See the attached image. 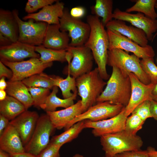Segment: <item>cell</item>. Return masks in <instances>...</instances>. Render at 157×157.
I'll list each match as a JSON object with an SVG mask.
<instances>
[{
	"label": "cell",
	"instance_id": "6da1fadb",
	"mask_svg": "<svg viewBox=\"0 0 157 157\" xmlns=\"http://www.w3.org/2000/svg\"><path fill=\"white\" fill-rule=\"evenodd\" d=\"M86 20L90 27V31L84 45L91 50L101 77L104 80H108L110 76L106 68L109 47L107 31L98 17L89 15Z\"/></svg>",
	"mask_w": 157,
	"mask_h": 157
},
{
	"label": "cell",
	"instance_id": "7a4b0ae2",
	"mask_svg": "<svg viewBox=\"0 0 157 157\" xmlns=\"http://www.w3.org/2000/svg\"><path fill=\"white\" fill-rule=\"evenodd\" d=\"M131 94V83L129 75L123 74L115 67L103 91L97 98V103L108 101L111 104L126 106Z\"/></svg>",
	"mask_w": 157,
	"mask_h": 157
},
{
	"label": "cell",
	"instance_id": "3957f363",
	"mask_svg": "<svg viewBox=\"0 0 157 157\" xmlns=\"http://www.w3.org/2000/svg\"><path fill=\"white\" fill-rule=\"evenodd\" d=\"M76 81L83 113L97 103L107 83L101 76L97 67L78 77Z\"/></svg>",
	"mask_w": 157,
	"mask_h": 157
},
{
	"label": "cell",
	"instance_id": "277c9868",
	"mask_svg": "<svg viewBox=\"0 0 157 157\" xmlns=\"http://www.w3.org/2000/svg\"><path fill=\"white\" fill-rule=\"evenodd\" d=\"M100 138L105 157H113L124 152L140 150L143 144L140 136L130 134L125 130L106 134Z\"/></svg>",
	"mask_w": 157,
	"mask_h": 157
},
{
	"label": "cell",
	"instance_id": "5b68a950",
	"mask_svg": "<svg viewBox=\"0 0 157 157\" xmlns=\"http://www.w3.org/2000/svg\"><path fill=\"white\" fill-rule=\"evenodd\" d=\"M140 60L134 54H129L119 49L109 50L108 52L107 65L118 68L125 75L134 74L143 83L148 85L151 83L140 65Z\"/></svg>",
	"mask_w": 157,
	"mask_h": 157
},
{
	"label": "cell",
	"instance_id": "8992f818",
	"mask_svg": "<svg viewBox=\"0 0 157 157\" xmlns=\"http://www.w3.org/2000/svg\"><path fill=\"white\" fill-rule=\"evenodd\" d=\"M60 30L68 32L71 38L69 46L75 47L84 45L89 38L90 28L87 23L83 22L80 19L71 16L70 12L65 8L63 14L59 19Z\"/></svg>",
	"mask_w": 157,
	"mask_h": 157
},
{
	"label": "cell",
	"instance_id": "52a82bcc",
	"mask_svg": "<svg viewBox=\"0 0 157 157\" xmlns=\"http://www.w3.org/2000/svg\"><path fill=\"white\" fill-rule=\"evenodd\" d=\"M66 51L71 53L72 58L70 62L64 69V74H69L76 79L92 70L94 58L90 49L84 45L69 46Z\"/></svg>",
	"mask_w": 157,
	"mask_h": 157
},
{
	"label": "cell",
	"instance_id": "ba28073f",
	"mask_svg": "<svg viewBox=\"0 0 157 157\" xmlns=\"http://www.w3.org/2000/svg\"><path fill=\"white\" fill-rule=\"evenodd\" d=\"M12 11L19 26L18 41L34 46L42 45L48 24L44 22H36L32 19L24 21L19 18L18 10L14 9Z\"/></svg>",
	"mask_w": 157,
	"mask_h": 157
},
{
	"label": "cell",
	"instance_id": "9c48e42d",
	"mask_svg": "<svg viewBox=\"0 0 157 157\" xmlns=\"http://www.w3.org/2000/svg\"><path fill=\"white\" fill-rule=\"evenodd\" d=\"M55 129L47 115H41L30 139L24 146L25 152L38 156L49 143L50 137Z\"/></svg>",
	"mask_w": 157,
	"mask_h": 157
},
{
	"label": "cell",
	"instance_id": "30bf717a",
	"mask_svg": "<svg viewBox=\"0 0 157 157\" xmlns=\"http://www.w3.org/2000/svg\"><path fill=\"white\" fill-rule=\"evenodd\" d=\"M106 31L109 40L108 50L121 49L132 52L139 58H154V56L155 51L151 45L142 47L117 32L108 29Z\"/></svg>",
	"mask_w": 157,
	"mask_h": 157
},
{
	"label": "cell",
	"instance_id": "8fae6325",
	"mask_svg": "<svg viewBox=\"0 0 157 157\" xmlns=\"http://www.w3.org/2000/svg\"><path fill=\"white\" fill-rule=\"evenodd\" d=\"M125 107L120 105L113 104L108 101L97 103L76 116L64 128L65 130L79 121L88 120L97 122L112 117L120 113Z\"/></svg>",
	"mask_w": 157,
	"mask_h": 157
},
{
	"label": "cell",
	"instance_id": "7c38bea8",
	"mask_svg": "<svg viewBox=\"0 0 157 157\" xmlns=\"http://www.w3.org/2000/svg\"><path fill=\"white\" fill-rule=\"evenodd\" d=\"M12 71L13 76L10 81H22L33 75L43 72L51 67L53 62L44 63L39 58H32L26 60L16 62L1 61Z\"/></svg>",
	"mask_w": 157,
	"mask_h": 157
},
{
	"label": "cell",
	"instance_id": "4fadbf2b",
	"mask_svg": "<svg viewBox=\"0 0 157 157\" xmlns=\"http://www.w3.org/2000/svg\"><path fill=\"white\" fill-rule=\"evenodd\" d=\"M125 107L118 114L108 119L97 122L84 120L85 128L92 129V133L96 137L124 130L127 118L125 113Z\"/></svg>",
	"mask_w": 157,
	"mask_h": 157
},
{
	"label": "cell",
	"instance_id": "5bb4252c",
	"mask_svg": "<svg viewBox=\"0 0 157 157\" xmlns=\"http://www.w3.org/2000/svg\"><path fill=\"white\" fill-rule=\"evenodd\" d=\"M113 18L130 23L132 26L143 30L149 41H152L153 33L157 31V20L152 19L140 13H131L118 8L114 10Z\"/></svg>",
	"mask_w": 157,
	"mask_h": 157
},
{
	"label": "cell",
	"instance_id": "9a60e30c",
	"mask_svg": "<svg viewBox=\"0 0 157 157\" xmlns=\"http://www.w3.org/2000/svg\"><path fill=\"white\" fill-rule=\"evenodd\" d=\"M129 76L131 83V94L129 103L125 107V113L127 117L139 104L146 100H152V93L155 85L151 83L148 85L143 83L133 73H130Z\"/></svg>",
	"mask_w": 157,
	"mask_h": 157
},
{
	"label": "cell",
	"instance_id": "2e32d148",
	"mask_svg": "<svg viewBox=\"0 0 157 157\" xmlns=\"http://www.w3.org/2000/svg\"><path fill=\"white\" fill-rule=\"evenodd\" d=\"M35 47L18 41L8 46H0V61L16 62L28 58H39L40 55L35 51Z\"/></svg>",
	"mask_w": 157,
	"mask_h": 157
},
{
	"label": "cell",
	"instance_id": "e0dca14e",
	"mask_svg": "<svg viewBox=\"0 0 157 157\" xmlns=\"http://www.w3.org/2000/svg\"><path fill=\"white\" fill-rule=\"evenodd\" d=\"M39 117L36 112L27 110L10 122L19 133L24 146L30 139Z\"/></svg>",
	"mask_w": 157,
	"mask_h": 157
},
{
	"label": "cell",
	"instance_id": "ac0fdd59",
	"mask_svg": "<svg viewBox=\"0 0 157 157\" xmlns=\"http://www.w3.org/2000/svg\"><path fill=\"white\" fill-rule=\"evenodd\" d=\"M105 27L107 29L117 32L142 47L148 44L149 40L143 30L133 26H128L124 21L114 19L109 22Z\"/></svg>",
	"mask_w": 157,
	"mask_h": 157
},
{
	"label": "cell",
	"instance_id": "d6986e66",
	"mask_svg": "<svg viewBox=\"0 0 157 157\" xmlns=\"http://www.w3.org/2000/svg\"><path fill=\"white\" fill-rule=\"evenodd\" d=\"M64 8V3L57 0L54 4L44 7L38 13L28 14L23 17V19H32L48 24H59V19L63 15Z\"/></svg>",
	"mask_w": 157,
	"mask_h": 157
},
{
	"label": "cell",
	"instance_id": "ffe728a7",
	"mask_svg": "<svg viewBox=\"0 0 157 157\" xmlns=\"http://www.w3.org/2000/svg\"><path fill=\"white\" fill-rule=\"evenodd\" d=\"M69 37L67 32L60 31L59 24H48L42 45L48 49L66 50L69 46Z\"/></svg>",
	"mask_w": 157,
	"mask_h": 157
},
{
	"label": "cell",
	"instance_id": "44dd1931",
	"mask_svg": "<svg viewBox=\"0 0 157 157\" xmlns=\"http://www.w3.org/2000/svg\"><path fill=\"white\" fill-rule=\"evenodd\" d=\"M82 113L81 100L64 109L46 112L54 127L58 129H64L76 116Z\"/></svg>",
	"mask_w": 157,
	"mask_h": 157
},
{
	"label": "cell",
	"instance_id": "7402d4cb",
	"mask_svg": "<svg viewBox=\"0 0 157 157\" xmlns=\"http://www.w3.org/2000/svg\"><path fill=\"white\" fill-rule=\"evenodd\" d=\"M16 129L9 124L0 135V149L9 155L23 153L25 149Z\"/></svg>",
	"mask_w": 157,
	"mask_h": 157
},
{
	"label": "cell",
	"instance_id": "603a6c76",
	"mask_svg": "<svg viewBox=\"0 0 157 157\" xmlns=\"http://www.w3.org/2000/svg\"><path fill=\"white\" fill-rule=\"evenodd\" d=\"M0 33L12 42L18 41L19 26L12 11L0 8Z\"/></svg>",
	"mask_w": 157,
	"mask_h": 157
},
{
	"label": "cell",
	"instance_id": "cb8c5ba5",
	"mask_svg": "<svg viewBox=\"0 0 157 157\" xmlns=\"http://www.w3.org/2000/svg\"><path fill=\"white\" fill-rule=\"evenodd\" d=\"M6 90L8 95L11 96L22 103L26 110L33 106V101L28 88L22 81L7 82Z\"/></svg>",
	"mask_w": 157,
	"mask_h": 157
},
{
	"label": "cell",
	"instance_id": "d4e9b609",
	"mask_svg": "<svg viewBox=\"0 0 157 157\" xmlns=\"http://www.w3.org/2000/svg\"><path fill=\"white\" fill-rule=\"evenodd\" d=\"M51 92L47 97L45 102L40 107V108L46 112L55 111L57 108L62 107L67 108L73 105L74 101L76 99L77 90L74 93L71 97L61 99L58 97L56 94L58 92V88L54 86Z\"/></svg>",
	"mask_w": 157,
	"mask_h": 157
},
{
	"label": "cell",
	"instance_id": "484cf974",
	"mask_svg": "<svg viewBox=\"0 0 157 157\" xmlns=\"http://www.w3.org/2000/svg\"><path fill=\"white\" fill-rule=\"evenodd\" d=\"M26 110L24 105L14 98L7 95L0 101V114L9 120H12Z\"/></svg>",
	"mask_w": 157,
	"mask_h": 157
},
{
	"label": "cell",
	"instance_id": "4316f807",
	"mask_svg": "<svg viewBox=\"0 0 157 157\" xmlns=\"http://www.w3.org/2000/svg\"><path fill=\"white\" fill-rule=\"evenodd\" d=\"M113 4L112 0H96L95 5L90 7L92 15L101 17V21L105 26L113 20Z\"/></svg>",
	"mask_w": 157,
	"mask_h": 157
},
{
	"label": "cell",
	"instance_id": "83f0119b",
	"mask_svg": "<svg viewBox=\"0 0 157 157\" xmlns=\"http://www.w3.org/2000/svg\"><path fill=\"white\" fill-rule=\"evenodd\" d=\"M85 128L84 121L78 122L61 134L53 137L50 142L62 146L76 138Z\"/></svg>",
	"mask_w": 157,
	"mask_h": 157
},
{
	"label": "cell",
	"instance_id": "f1b7e54d",
	"mask_svg": "<svg viewBox=\"0 0 157 157\" xmlns=\"http://www.w3.org/2000/svg\"><path fill=\"white\" fill-rule=\"evenodd\" d=\"M35 51L39 53V59L43 63H47L58 61L67 62V51L65 50H56L47 48L42 45L35 46Z\"/></svg>",
	"mask_w": 157,
	"mask_h": 157
},
{
	"label": "cell",
	"instance_id": "f546056e",
	"mask_svg": "<svg viewBox=\"0 0 157 157\" xmlns=\"http://www.w3.org/2000/svg\"><path fill=\"white\" fill-rule=\"evenodd\" d=\"M54 77L42 72L25 78L22 81L28 88L41 87L51 89L55 86Z\"/></svg>",
	"mask_w": 157,
	"mask_h": 157
},
{
	"label": "cell",
	"instance_id": "4dcf8cb0",
	"mask_svg": "<svg viewBox=\"0 0 157 157\" xmlns=\"http://www.w3.org/2000/svg\"><path fill=\"white\" fill-rule=\"evenodd\" d=\"M157 0H138L135 3L125 11L129 13L137 12L144 14L146 17L152 19L157 18V13L155 8Z\"/></svg>",
	"mask_w": 157,
	"mask_h": 157
},
{
	"label": "cell",
	"instance_id": "1f68e13d",
	"mask_svg": "<svg viewBox=\"0 0 157 157\" xmlns=\"http://www.w3.org/2000/svg\"><path fill=\"white\" fill-rule=\"evenodd\" d=\"M76 79L69 74L67 75V77L65 79L59 76H54L55 86L60 88L64 99L71 97L74 93L77 90Z\"/></svg>",
	"mask_w": 157,
	"mask_h": 157
},
{
	"label": "cell",
	"instance_id": "d6a6232c",
	"mask_svg": "<svg viewBox=\"0 0 157 157\" xmlns=\"http://www.w3.org/2000/svg\"><path fill=\"white\" fill-rule=\"evenodd\" d=\"M28 89L33 101V106L40 108L50 94V89L41 87H30Z\"/></svg>",
	"mask_w": 157,
	"mask_h": 157
},
{
	"label": "cell",
	"instance_id": "836d02e7",
	"mask_svg": "<svg viewBox=\"0 0 157 157\" xmlns=\"http://www.w3.org/2000/svg\"><path fill=\"white\" fill-rule=\"evenodd\" d=\"M140 65L151 83L155 85L157 84V66L154 63V58L142 59Z\"/></svg>",
	"mask_w": 157,
	"mask_h": 157
},
{
	"label": "cell",
	"instance_id": "e575fe53",
	"mask_svg": "<svg viewBox=\"0 0 157 157\" xmlns=\"http://www.w3.org/2000/svg\"><path fill=\"white\" fill-rule=\"evenodd\" d=\"M127 118L124 130L130 134L136 135L142 129L145 122L136 114L132 113Z\"/></svg>",
	"mask_w": 157,
	"mask_h": 157
},
{
	"label": "cell",
	"instance_id": "d590c367",
	"mask_svg": "<svg viewBox=\"0 0 157 157\" xmlns=\"http://www.w3.org/2000/svg\"><path fill=\"white\" fill-rule=\"evenodd\" d=\"M57 1V0H28L24 9L28 14L33 13L39 9L52 4Z\"/></svg>",
	"mask_w": 157,
	"mask_h": 157
},
{
	"label": "cell",
	"instance_id": "8d00e7d4",
	"mask_svg": "<svg viewBox=\"0 0 157 157\" xmlns=\"http://www.w3.org/2000/svg\"><path fill=\"white\" fill-rule=\"evenodd\" d=\"M150 106L151 101H144L138 106L132 113L136 114L145 122L148 118L152 117Z\"/></svg>",
	"mask_w": 157,
	"mask_h": 157
},
{
	"label": "cell",
	"instance_id": "74e56055",
	"mask_svg": "<svg viewBox=\"0 0 157 157\" xmlns=\"http://www.w3.org/2000/svg\"><path fill=\"white\" fill-rule=\"evenodd\" d=\"M61 146L49 142L38 157H60V150Z\"/></svg>",
	"mask_w": 157,
	"mask_h": 157
},
{
	"label": "cell",
	"instance_id": "f35d334b",
	"mask_svg": "<svg viewBox=\"0 0 157 157\" xmlns=\"http://www.w3.org/2000/svg\"><path fill=\"white\" fill-rule=\"evenodd\" d=\"M121 157H148L147 150H133L127 151L119 154Z\"/></svg>",
	"mask_w": 157,
	"mask_h": 157
},
{
	"label": "cell",
	"instance_id": "ab89813d",
	"mask_svg": "<svg viewBox=\"0 0 157 157\" xmlns=\"http://www.w3.org/2000/svg\"><path fill=\"white\" fill-rule=\"evenodd\" d=\"M13 73L10 69L8 68L1 61H0V78L4 77L9 79L12 78Z\"/></svg>",
	"mask_w": 157,
	"mask_h": 157
},
{
	"label": "cell",
	"instance_id": "60d3db41",
	"mask_svg": "<svg viewBox=\"0 0 157 157\" xmlns=\"http://www.w3.org/2000/svg\"><path fill=\"white\" fill-rule=\"evenodd\" d=\"M69 12L72 16L78 19H80L83 17L85 14V10L84 8L80 6L72 8Z\"/></svg>",
	"mask_w": 157,
	"mask_h": 157
},
{
	"label": "cell",
	"instance_id": "b9f144b4",
	"mask_svg": "<svg viewBox=\"0 0 157 157\" xmlns=\"http://www.w3.org/2000/svg\"><path fill=\"white\" fill-rule=\"evenodd\" d=\"M10 122L7 118L0 114V135L9 124Z\"/></svg>",
	"mask_w": 157,
	"mask_h": 157
},
{
	"label": "cell",
	"instance_id": "7bdbcfd3",
	"mask_svg": "<svg viewBox=\"0 0 157 157\" xmlns=\"http://www.w3.org/2000/svg\"><path fill=\"white\" fill-rule=\"evenodd\" d=\"M150 111L152 117L157 120V101L153 100L151 101Z\"/></svg>",
	"mask_w": 157,
	"mask_h": 157
},
{
	"label": "cell",
	"instance_id": "ee69618b",
	"mask_svg": "<svg viewBox=\"0 0 157 157\" xmlns=\"http://www.w3.org/2000/svg\"><path fill=\"white\" fill-rule=\"evenodd\" d=\"M12 43L8 39L0 33V46H8Z\"/></svg>",
	"mask_w": 157,
	"mask_h": 157
},
{
	"label": "cell",
	"instance_id": "f6af8a7d",
	"mask_svg": "<svg viewBox=\"0 0 157 157\" xmlns=\"http://www.w3.org/2000/svg\"><path fill=\"white\" fill-rule=\"evenodd\" d=\"M10 157H38L33 154L25 152L23 153L10 155Z\"/></svg>",
	"mask_w": 157,
	"mask_h": 157
},
{
	"label": "cell",
	"instance_id": "bcb514c9",
	"mask_svg": "<svg viewBox=\"0 0 157 157\" xmlns=\"http://www.w3.org/2000/svg\"><path fill=\"white\" fill-rule=\"evenodd\" d=\"M148 153V157H157V151L154 148L148 147L146 150Z\"/></svg>",
	"mask_w": 157,
	"mask_h": 157
},
{
	"label": "cell",
	"instance_id": "7dc6e473",
	"mask_svg": "<svg viewBox=\"0 0 157 157\" xmlns=\"http://www.w3.org/2000/svg\"><path fill=\"white\" fill-rule=\"evenodd\" d=\"M7 84L5 80V77H3L0 78V90H6Z\"/></svg>",
	"mask_w": 157,
	"mask_h": 157
},
{
	"label": "cell",
	"instance_id": "c3c4849f",
	"mask_svg": "<svg viewBox=\"0 0 157 157\" xmlns=\"http://www.w3.org/2000/svg\"><path fill=\"white\" fill-rule=\"evenodd\" d=\"M152 97L153 100L157 101V83L155 85L152 92Z\"/></svg>",
	"mask_w": 157,
	"mask_h": 157
},
{
	"label": "cell",
	"instance_id": "681fc988",
	"mask_svg": "<svg viewBox=\"0 0 157 157\" xmlns=\"http://www.w3.org/2000/svg\"><path fill=\"white\" fill-rule=\"evenodd\" d=\"M6 92L5 90H0V101L4 100L7 95Z\"/></svg>",
	"mask_w": 157,
	"mask_h": 157
},
{
	"label": "cell",
	"instance_id": "f907efd6",
	"mask_svg": "<svg viewBox=\"0 0 157 157\" xmlns=\"http://www.w3.org/2000/svg\"><path fill=\"white\" fill-rule=\"evenodd\" d=\"M0 157H10V155L0 149Z\"/></svg>",
	"mask_w": 157,
	"mask_h": 157
},
{
	"label": "cell",
	"instance_id": "816d5d0a",
	"mask_svg": "<svg viewBox=\"0 0 157 157\" xmlns=\"http://www.w3.org/2000/svg\"><path fill=\"white\" fill-rule=\"evenodd\" d=\"M73 157H84L83 156L78 154L74 155Z\"/></svg>",
	"mask_w": 157,
	"mask_h": 157
},
{
	"label": "cell",
	"instance_id": "f5cc1de1",
	"mask_svg": "<svg viewBox=\"0 0 157 157\" xmlns=\"http://www.w3.org/2000/svg\"><path fill=\"white\" fill-rule=\"evenodd\" d=\"M155 7V8H156V9H157V0L156 1V3ZM157 35V32L156 33V34L154 35L153 38V40H152V41L153 40L154 38H155V37H156V35Z\"/></svg>",
	"mask_w": 157,
	"mask_h": 157
},
{
	"label": "cell",
	"instance_id": "db71d44e",
	"mask_svg": "<svg viewBox=\"0 0 157 157\" xmlns=\"http://www.w3.org/2000/svg\"><path fill=\"white\" fill-rule=\"evenodd\" d=\"M101 157H104V156ZM113 157H121L119 154H117L114 156Z\"/></svg>",
	"mask_w": 157,
	"mask_h": 157
},
{
	"label": "cell",
	"instance_id": "11a10c76",
	"mask_svg": "<svg viewBox=\"0 0 157 157\" xmlns=\"http://www.w3.org/2000/svg\"></svg>",
	"mask_w": 157,
	"mask_h": 157
}]
</instances>
